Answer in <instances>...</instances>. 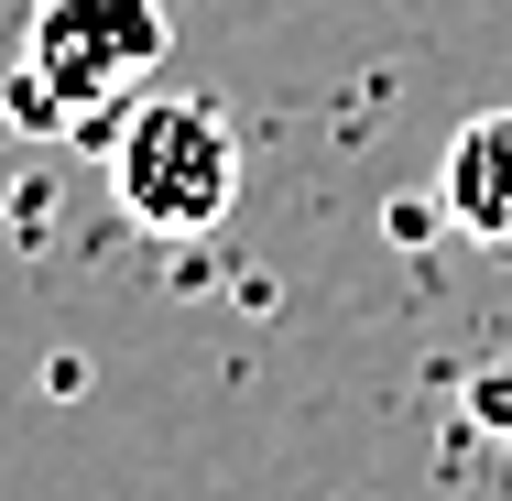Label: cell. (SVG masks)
I'll list each match as a JSON object with an SVG mask.
<instances>
[{"label":"cell","instance_id":"6da1fadb","mask_svg":"<svg viewBox=\"0 0 512 501\" xmlns=\"http://www.w3.org/2000/svg\"><path fill=\"white\" fill-rule=\"evenodd\" d=\"M175 11L164 0H33L11 55V120L55 142H99L142 88H164Z\"/></svg>","mask_w":512,"mask_h":501},{"label":"cell","instance_id":"7a4b0ae2","mask_svg":"<svg viewBox=\"0 0 512 501\" xmlns=\"http://www.w3.org/2000/svg\"><path fill=\"white\" fill-rule=\"evenodd\" d=\"M99 164H109V197L131 229L153 240H207L229 207H240V175H251V142L240 120L197 88H142L99 131Z\"/></svg>","mask_w":512,"mask_h":501},{"label":"cell","instance_id":"3957f363","mask_svg":"<svg viewBox=\"0 0 512 501\" xmlns=\"http://www.w3.org/2000/svg\"><path fill=\"white\" fill-rule=\"evenodd\" d=\"M436 207H447L458 240L512 251V109L458 120V142H447V164H436Z\"/></svg>","mask_w":512,"mask_h":501},{"label":"cell","instance_id":"277c9868","mask_svg":"<svg viewBox=\"0 0 512 501\" xmlns=\"http://www.w3.org/2000/svg\"><path fill=\"white\" fill-rule=\"evenodd\" d=\"M469 425H491L512 447V360H491V371H469Z\"/></svg>","mask_w":512,"mask_h":501}]
</instances>
